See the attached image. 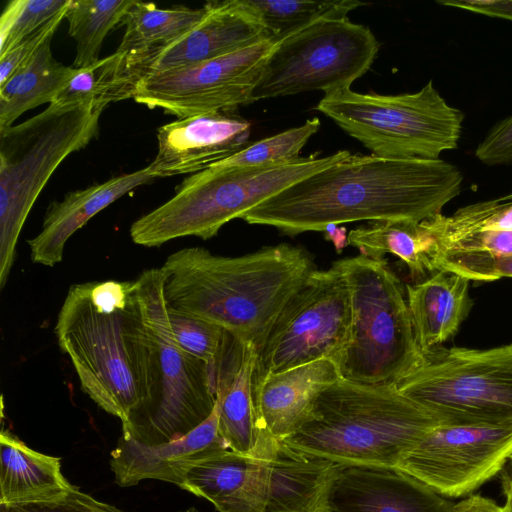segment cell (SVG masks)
Masks as SVG:
<instances>
[{"label": "cell", "mask_w": 512, "mask_h": 512, "mask_svg": "<svg viewBox=\"0 0 512 512\" xmlns=\"http://www.w3.org/2000/svg\"><path fill=\"white\" fill-rule=\"evenodd\" d=\"M257 347L237 344L217 372L216 406L219 433L230 450L264 457L276 439L263 432L257 420L253 398V379Z\"/></svg>", "instance_id": "obj_19"}, {"label": "cell", "mask_w": 512, "mask_h": 512, "mask_svg": "<svg viewBox=\"0 0 512 512\" xmlns=\"http://www.w3.org/2000/svg\"><path fill=\"white\" fill-rule=\"evenodd\" d=\"M102 111L89 105L49 106L0 130V288L12 269L16 245L37 197L57 167L98 134Z\"/></svg>", "instance_id": "obj_6"}, {"label": "cell", "mask_w": 512, "mask_h": 512, "mask_svg": "<svg viewBox=\"0 0 512 512\" xmlns=\"http://www.w3.org/2000/svg\"><path fill=\"white\" fill-rule=\"evenodd\" d=\"M349 285L340 259L314 270L284 305L257 349L253 386L314 361L338 362L351 334Z\"/></svg>", "instance_id": "obj_12"}, {"label": "cell", "mask_w": 512, "mask_h": 512, "mask_svg": "<svg viewBox=\"0 0 512 512\" xmlns=\"http://www.w3.org/2000/svg\"><path fill=\"white\" fill-rule=\"evenodd\" d=\"M334 361L322 359L267 375L253 386L260 429L283 440L302 423L319 394L340 379Z\"/></svg>", "instance_id": "obj_22"}, {"label": "cell", "mask_w": 512, "mask_h": 512, "mask_svg": "<svg viewBox=\"0 0 512 512\" xmlns=\"http://www.w3.org/2000/svg\"><path fill=\"white\" fill-rule=\"evenodd\" d=\"M448 424H512V344L489 349L437 346L397 384Z\"/></svg>", "instance_id": "obj_10"}, {"label": "cell", "mask_w": 512, "mask_h": 512, "mask_svg": "<svg viewBox=\"0 0 512 512\" xmlns=\"http://www.w3.org/2000/svg\"><path fill=\"white\" fill-rule=\"evenodd\" d=\"M351 295L349 343L336 363L343 379L397 385L420 363L406 290L385 258L340 259Z\"/></svg>", "instance_id": "obj_7"}, {"label": "cell", "mask_w": 512, "mask_h": 512, "mask_svg": "<svg viewBox=\"0 0 512 512\" xmlns=\"http://www.w3.org/2000/svg\"><path fill=\"white\" fill-rule=\"evenodd\" d=\"M464 176L442 159L349 157L307 176L241 219L284 235L323 231L356 221H423L441 214L461 192Z\"/></svg>", "instance_id": "obj_1"}, {"label": "cell", "mask_w": 512, "mask_h": 512, "mask_svg": "<svg viewBox=\"0 0 512 512\" xmlns=\"http://www.w3.org/2000/svg\"><path fill=\"white\" fill-rule=\"evenodd\" d=\"M134 0H70L65 18L69 34L76 41L72 67L81 69L96 63L106 35L117 27Z\"/></svg>", "instance_id": "obj_31"}, {"label": "cell", "mask_w": 512, "mask_h": 512, "mask_svg": "<svg viewBox=\"0 0 512 512\" xmlns=\"http://www.w3.org/2000/svg\"><path fill=\"white\" fill-rule=\"evenodd\" d=\"M440 268L475 281L512 278V255L494 259L466 253H447L440 260Z\"/></svg>", "instance_id": "obj_37"}, {"label": "cell", "mask_w": 512, "mask_h": 512, "mask_svg": "<svg viewBox=\"0 0 512 512\" xmlns=\"http://www.w3.org/2000/svg\"><path fill=\"white\" fill-rule=\"evenodd\" d=\"M76 69L58 62L51 40L0 85V130L13 125L24 112L51 104Z\"/></svg>", "instance_id": "obj_28"}, {"label": "cell", "mask_w": 512, "mask_h": 512, "mask_svg": "<svg viewBox=\"0 0 512 512\" xmlns=\"http://www.w3.org/2000/svg\"><path fill=\"white\" fill-rule=\"evenodd\" d=\"M510 461H512V455H511V457H510Z\"/></svg>", "instance_id": "obj_46"}, {"label": "cell", "mask_w": 512, "mask_h": 512, "mask_svg": "<svg viewBox=\"0 0 512 512\" xmlns=\"http://www.w3.org/2000/svg\"><path fill=\"white\" fill-rule=\"evenodd\" d=\"M70 3V2H69ZM68 8V7H67ZM67 8L0 56V85L28 61L49 40L65 18Z\"/></svg>", "instance_id": "obj_38"}, {"label": "cell", "mask_w": 512, "mask_h": 512, "mask_svg": "<svg viewBox=\"0 0 512 512\" xmlns=\"http://www.w3.org/2000/svg\"><path fill=\"white\" fill-rule=\"evenodd\" d=\"M379 49L370 28L348 16L319 19L278 40L252 101L349 89L371 68Z\"/></svg>", "instance_id": "obj_11"}, {"label": "cell", "mask_w": 512, "mask_h": 512, "mask_svg": "<svg viewBox=\"0 0 512 512\" xmlns=\"http://www.w3.org/2000/svg\"><path fill=\"white\" fill-rule=\"evenodd\" d=\"M272 452L257 457L223 450L193 466L179 488L205 498L219 512H264Z\"/></svg>", "instance_id": "obj_20"}, {"label": "cell", "mask_w": 512, "mask_h": 512, "mask_svg": "<svg viewBox=\"0 0 512 512\" xmlns=\"http://www.w3.org/2000/svg\"><path fill=\"white\" fill-rule=\"evenodd\" d=\"M438 4L512 21V0H438Z\"/></svg>", "instance_id": "obj_40"}, {"label": "cell", "mask_w": 512, "mask_h": 512, "mask_svg": "<svg viewBox=\"0 0 512 512\" xmlns=\"http://www.w3.org/2000/svg\"><path fill=\"white\" fill-rule=\"evenodd\" d=\"M469 281L457 273L439 270L418 283L405 286L421 354L441 346L458 332L473 306Z\"/></svg>", "instance_id": "obj_24"}, {"label": "cell", "mask_w": 512, "mask_h": 512, "mask_svg": "<svg viewBox=\"0 0 512 512\" xmlns=\"http://www.w3.org/2000/svg\"><path fill=\"white\" fill-rule=\"evenodd\" d=\"M229 449L218 428V409L184 437L158 445H146L121 436L110 453V468L120 487L146 479L180 487L188 471L200 461Z\"/></svg>", "instance_id": "obj_17"}, {"label": "cell", "mask_w": 512, "mask_h": 512, "mask_svg": "<svg viewBox=\"0 0 512 512\" xmlns=\"http://www.w3.org/2000/svg\"><path fill=\"white\" fill-rule=\"evenodd\" d=\"M71 483L61 460L28 447L10 430L0 432V503L47 501L65 493Z\"/></svg>", "instance_id": "obj_26"}, {"label": "cell", "mask_w": 512, "mask_h": 512, "mask_svg": "<svg viewBox=\"0 0 512 512\" xmlns=\"http://www.w3.org/2000/svg\"><path fill=\"white\" fill-rule=\"evenodd\" d=\"M319 118L308 119L301 126L247 145L231 157L211 167H252L289 162L300 158L308 140L320 129Z\"/></svg>", "instance_id": "obj_33"}, {"label": "cell", "mask_w": 512, "mask_h": 512, "mask_svg": "<svg viewBox=\"0 0 512 512\" xmlns=\"http://www.w3.org/2000/svg\"><path fill=\"white\" fill-rule=\"evenodd\" d=\"M475 155L489 166L512 165V115L490 129L479 143Z\"/></svg>", "instance_id": "obj_39"}, {"label": "cell", "mask_w": 512, "mask_h": 512, "mask_svg": "<svg viewBox=\"0 0 512 512\" xmlns=\"http://www.w3.org/2000/svg\"><path fill=\"white\" fill-rule=\"evenodd\" d=\"M322 232L324 233V238L332 242L337 253H341L342 250L349 245L348 232L344 226L329 224Z\"/></svg>", "instance_id": "obj_42"}, {"label": "cell", "mask_w": 512, "mask_h": 512, "mask_svg": "<svg viewBox=\"0 0 512 512\" xmlns=\"http://www.w3.org/2000/svg\"><path fill=\"white\" fill-rule=\"evenodd\" d=\"M428 221L440 253L464 252L494 259L512 255V194L467 205L450 216L441 213Z\"/></svg>", "instance_id": "obj_25"}, {"label": "cell", "mask_w": 512, "mask_h": 512, "mask_svg": "<svg viewBox=\"0 0 512 512\" xmlns=\"http://www.w3.org/2000/svg\"><path fill=\"white\" fill-rule=\"evenodd\" d=\"M0 512H123L71 484L61 496L34 502L0 503Z\"/></svg>", "instance_id": "obj_36"}, {"label": "cell", "mask_w": 512, "mask_h": 512, "mask_svg": "<svg viewBox=\"0 0 512 512\" xmlns=\"http://www.w3.org/2000/svg\"><path fill=\"white\" fill-rule=\"evenodd\" d=\"M236 110L178 119L157 129V154L148 165L157 177L195 174L248 145L251 123Z\"/></svg>", "instance_id": "obj_16"}, {"label": "cell", "mask_w": 512, "mask_h": 512, "mask_svg": "<svg viewBox=\"0 0 512 512\" xmlns=\"http://www.w3.org/2000/svg\"><path fill=\"white\" fill-rule=\"evenodd\" d=\"M82 391L122 427L151 401L155 342L139 281L72 285L55 324Z\"/></svg>", "instance_id": "obj_2"}, {"label": "cell", "mask_w": 512, "mask_h": 512, "mask_svg": "<svg viewBox=\"0 0 512 512\" xmlns=\"http://www.w3.org/2000/svg\"><path fill=\"white\" fill-rule=\"evenodd\" d=\"M315 110L371 154L389 159H439L444 151L458 147L465 118L432 80L414 93L336 91L324 95Z\"/></svg>", "instance_id": "obj_8"}, {"label": "cell", "mask_w": 512, "mask_h": 512, "mask_svg": "<svg viewBox=\"0 0 512 512\" xmlns=\"http://www.w3.org/2000/svg\"><path fill=\"white\" fill-rule=\"evenodd\" d=\"M340 466L276 439L264 512H332L330 492Z\"/></svg>", "instance_id": "obj_23"}, {"label": "cell", "mask_w": 512, "mask_h": 512, "mask_svg": "<svg viewBox=\"0 0 512 512\" xmlns=\"http://www.w3.org/2000/svg\"><path fill=\"white\" fill-rule=\"evenodd\" d=\"M169 322L178 345L206 362L215 372L234 337L220 326L167 307Z\"/></svg>", "instance_id": "obj_34"}, {"label": "cell", "mask_w": 512, "mask_h": 512, "mask_svg": "<svg viewBox=\"0 0 512 512\" xmlns=\"http://www.w3.org/2000/svg\"><path fill=\"white\" fill-rule=\"evenodd\" d=\"M160 269L167 307L216 324L258 349L316 267L307 250L281 243L234 257L184 248L169 255Z\"/></svg>", "instance_id": "obj_3"}, {"label": "cell", "mask_w": 512, "mask_h": 512, "mask_svg": "<svg viewBox=\"0 0 512 512\" xmlns=\"http://www.w3.org/2000/svg\"><path fill=\"white\" fill-rule=\"evenodd\" d=\"M512 464V461H510ZM502 490L505 495V505L501 506L502 510L512 512V471L503 472L501 475Z\"/></svg>", "instance_id": "obj_43"}, {"label": "cell", "mask_w": 512, "mask_h": 512, "mask_svg": "<svg viewBox=\"0 0 512 512\" xmlns=\"http://www.w3.org/2000/svg\"><path fill=\"white\" fill-rule=\"evenodd\" d=\"M348 243L361 255L383 259L385 254L398 257L412 277L425 279L439 271V243L428 219L423 221H380L348 232Z\"/></svg>", "instance_id": "obj_27"}, {"label": "cell", "mask_w": 512, "mask_h": 512, "mask_svg": "<svg viewBox=\"0 0 512 512\" xmlns=\"http://www.w3.org/2000/svg\"><path fill=\"white\" fill-rule=\"evenodd\" d=\"M205 13V6L161 9L154 3L136 0L122 20L125 33L116 51L126 53L129 60L153 54L189 33Z\"/></svg>", "instance_id": "obj_29"}, {"label": "cell", "mask_w": 512, "mask_h": 512, "mask_svg": "<svg viewBox=\"0 0 512 512\" xmlns=\"http://www.w3.org/2000/svg\"><path fill=\"white\" fill-rule=\"evenodd\" d=\"M259 13L272 38L283 37L319 20L346 17L368 3L358 0H248Z\"/></svg>", "instance_id": "obj_32"}, {"label": "cell", "mask_w": 512, "mask_h": 512, "mask_svg": "<svg viewBox=\"0 0 512 512\" xmlns=\"http://www.w3.org/2000/svg\"><path fill=\"white\" fill-rule=\"evenodd\" d=\"M329 502L332 512H451L454 505L398 468L342 465Z\"/></svg>", "instance_id": "obj_18"}, {"label": "cell", "mask_w": 512, "mask_h": 512, "mask_svg": "<svg viewBox=\"0 0 512 512\" xmlns=\"http://www.w3.org/2000/svg\"><path fill=\"white\" fill-rule=\"evenodd\" d=\"M70 0H12L0 18V56L38 30L69 5Z\"/></svg>", "instance_id": "obj_35"}, {"label": "cell", "mask_w": 512, "mask_h": 512, "mask_svg": "<svg viewBox=\"0 0 512 512\" xmlns=\"http://www.w3.org/2000/svg\"><path fill=\"white\" fill-rule=\"evenodd\" d=\"M512 455V424H442L398 465L445 498L464 497L498 475Z\"/></svg>", "instance_id": "obj_14"}, {"label": "cell", "mask_w": 512, "mask_h": 512, "mask_svg": "<svg viewBox=\"0 0 512 512\" xmlns=\"http://www.w3.org/2000/svg\"><path fill=\"white\" fill-rule=\"evenodd\" d=\"M262 166L210 167L185 178L175 195L138 218L130 227L132 241L157 247L176 238L203 240L217 235L223 225L240 218L260 203L297 181L351 155L339 150Z\"/></svg>", "instance_id": "obj_5"}, {"label": "cell", "mask_w": 512, "mask_h": 512, "mask_svg": "<svg viewBox=\"0 0 512 512\" xmlns=\"http://www.w3.org/2000/svg\"><path fill=\"white\" fill-rule=\"evenodd\" d=\"M278 40L266 39L225 56L152 73L138 82L133 99L179 119L253 103L252 92Z\"/></svg>", "instance_id": "obj_13"}, {"label": "cell", "mask_w": 512, "mask_h": 512, "mask_svg": "<svg viewBox=\"0 0 512 512\" xmlns=\"http://www.w3.org/2000/svg\"><path fill=\"white\" fill-rule=\"evenodd\" d=\"M500 512H508V511H504V510H502V508H501Z\"/></svg>", "instance_id": "obj_45"}, {"label": "cell", "mask_w": 512, "mask_h": 512, "mask_svg": "<svg viewBox=\"0 0 512 512\" xmlns=\"http://www.w3.org/2000/svg\"><path fill=\"white\" fill-rule=\"evenodd\" d=\"M157 177L147 167L69 192L47 207L41 231L28 240L33 263L53 267L63 259L68 239L92 217L133 189Z\"/></svg>", "instance_id": "obj_21"}, {"label": "cell", "mask_w": 512, "mask_h": 512, "mask_svg": "<svg viewBox=\"0 0 512 512\" xmlns=\"http://www.w3.org/2000/svg\"><path fill=\"white\" fill-rule=\"evenodd\" d=\"M202 20L173 44L137 60H128L141 80L152 73L186 67L274 39L248 0L209 1Z\"/></svg>", "instance_id": "obj_15"}, {"label": "cell", "mask_w": 512, "mask_h": 512, "mask_svg": "<svg viewBox=\"0 0 512 512\" xmlns=\"http://www.w3.org/2000/svg\"><path fill=\"white\" fill-rule=\"evenodd\" d=\"M137 280L154 336L155 387L146 408L122 427V436L158 445L184 437L211 415L217 379L206 362L178 345L168 318L161 269H147Z\"/></svg>", "instance_id": "obj_9"}, {"label": "cell", "mask_w": 512, "mask_h": 512, "mask_svg": "<svg viewBox=\"0 0 512 512\" xmlns=\"http://www.w3.org/2000/svg\"><path fill=\"white\" fill-rule=\"evenodd\" d=\"M138 82L126 53L116 51L88 67L76 69L51 104L89 105L103 112L110 103L133 98Z\"/></svg>", "instance_id": "obj_30"}, {"label": "cell", "mask_w": 512, "mask_h": 512, "mask_svg": "<svg viewBox=\"0 0 512 512\" xmlns=\"http://www.w3.org/2000/svg\"><path fill=\"white\" fill-rule=\"evenodd\" d=\"M448 424L403 395L397 385L343 378L322 391L283 441L342 466L397 468L427 433Z\"/></svg>", "instance_id": "obj_4"}, {"label": "cell", "mask_w": 512, "mask_h": 512, "mask_svg": "<svg viewBox=\"0 0 512 512\" xmlns=\"http://www.w3.org/2000/svg\"><path fill=\"white\" fill-rule=\"evenodd\" d=\"M501 506L490 498L472 494L453 505L451 512H500Z\"/></svg>", "instance_id": "obj_41"}, {"label": "cell", "mask_w": 512, "mask_h": 512, "mask_svg": "<svg viewBox=\"0 0 512 512\" xmlns=\"http://www.w3.org/2000/svg\"><path fill=\"white\" fill-rule=\"evenodd\" d=\"M178 512H199L195 507H189L186 510L178 511Z\"/></svg>", "instance_id": "obj_44"}]
</instances>
